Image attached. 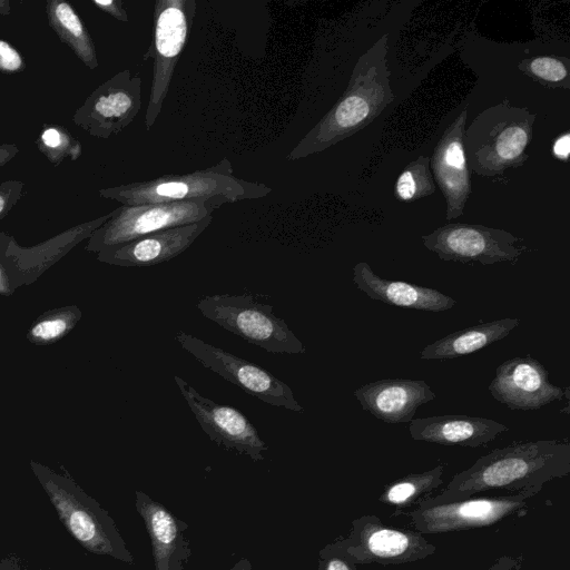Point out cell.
I'll use <instances>...</instances> for the list:
<instances>
[{
    "label": "cell",
    "mask_w": 570,
    "mask_h": 570,
    "mask_svg": "<svg viewBox=\"0 0 570 570\" xmlns=\"http://www.w3.org/2000/svg\"><path fill=\"white\" fill-rule=\"evenodd\" d=\"M195 13V0H158L155 3L153 41L144 55V60L154 59L149 100L144 119L148 131L163 109Z\"/></svg>",
    "instance_id": "cell-8"
},
{
    "label": "cell",
    "mask_w": 570,
    "mask_h": 570,
    "mask_svg": "<svg viewBox=\"0 0 570 570\" xmlns=\"http://www.w3.org/2000/svg\"><path fill=\"white\" fill-rule=\"evenodd\" d=\"M9 235L0 233V294L11 295L17 287L24 284L23 278L7 254Z\"/></svg>",
    "instance_id": "cell-30"
},
{
    "label": "cell",
    "mask_w": 570,
    "mask_h": 570,
    "mask_svg": "<svg viewBox=\"0 0 570 570\" xmlns=\"http://www.w3.org/2000/svg\"><path fill=\"white\" fill-rule=\"evenodd\" d=\"M23 181L9 179L0 183V220H2L21 198Z\"/></svg>",
    "instance_id": "cell-33"
},
{
    "label": "cell",
    "mask_w": 570,
    "mask_h": 570,
    "mask_svg": "<svg viewBox=\"0 0 570 570\" xmlns=\"http://www.w3.org/2000/svg\"><path fill=\"white\" fill-rule=\"evenodd\" d=\"M387 35L362 53L337 102L287 155L298 160L341 142L368 126L394 100L387 68Z\"/></svg>",
    "instance_id": "cell-2"
},
{
    "label": "cell",
    "mask_w": 570,
    "mask_h": 570,
    "mask_svg": "<svg viewBox=\"0 0 570 570\" xmlns=\"http://www.w3.org/2000/svg\"><path fill=\"white\" fill-rule=\"evenodd\" d=\"M353 282L370 298L403 308L436 313L451 309L456 304L454 298L438 289L382 278L366 262L354 265Z\"/></svg>",
    "instance_id": "cell-21"
},
{
    "label": "cell",
    "mask_w": 570,
    "mask_h": 570,
    "mask_svg": "<svg viewBox=\"0 0 570 570\" xmlns=\"http://www.w3.org/2000/svg\"><path fill=\"white\" fill-rule=\"evenodd\" d=\"M94 6L121 22H128L129 17L121 0H92Z\"/></svg>",
    "instance_id": "cell-34"
},
{
    "label": "cell",
    "mask_w": 570,
    "mask_h": 570,
    "mask_svg": "<svg viewBox=\"0 0 570 570\" xmlns=\"http://www.w3.org/2000/svg\"><path fill=\"white\" fill-rule=\"evenodd\" d=\"M539 492L524 491L499 497H470L459 500L419 501L405 515L410 525L421 534H441L492 527L502 521L525 514L529 501Z\"/></svg>",
    "instance_id": "cell-7"
},
{
    "label": "cell",
    "mask_w": 570,
    "mask_h": 570,
    "mask_svg": "<svg viewBox=\"0 0 570 570\" xmlns=\"http://www.w3.org/2000/svg\"><path fill=\"white\" fill-rule=\"evenodd\" d=\"M36 146L53 166L60 165L66 158L75 161L82 154L81 142L66 127L56 124H43Z\"/></svg>",
    "instance_id": "cell-27"
},
{
    "label": "cell",
    "mask_w": 570,
    "mask_h": 570,
    "mask_svg": "<svg viewBox=\"0 0 570 570\" xmlns=\"http://www.w3.org/2000/svg\"><path fill=\"white\" fill-rule=\"evenodd\" d=\"M518 68L549 87L570 88L569 59L557 56H535L522 60Z\"/></svg>",
    "instance_id": "cell-29"
},
{
    "label": "cell",
    "mask_w": 570,
    "mask_h": 570,
    "mask_svg": "<svg viewBox=\"0 0 570 570\" xmlns=\"http://www.w3.org/2000/svg\"><path fill=\"white\" fill-rule=\"evenodd\" d=\"M228 570H252V566L248 560L243 559V560L238 561L236 564H234Z\"/></svg>",
    "instance_id": "cell-39"
},
{
    "label": "cell",
    "mask_w": 570,
    "mask_h": 570,
    "mask_svg": "<svg viewBox=\"0 0 570 570\" xmlns=\"http://www.w3.org/2000/svg\"><path fill=\"white\" fill-rule=\"evenodd\" d=\"M196 308L207 320L273 354H303L306 348L272 305L255 296L216 294L200 297Z\"/></svg>",
    "instance_id": "cell-6"
},
{
    "label": "cell",
    "mask_w": 570,
    "mask_h": 570,
    "mask_svg": "<svg viewBox=\"0 0 570 570\" xmlns=\"http://www.w3.org/2000/svg\"><path fill=\"white\" fill-rule=\"evenodd\" d=\"M552 151L557 158L568 160L570 153L569 132L563 134L553 142Z\"/></svg>",
    "instance_id": "cell-36"
},
{
    "label": "cell",
    "mask_w": 570,
    "mask_h": 570,
    "mask_svg": "<svg viewBox=\"0 0 570 570\" xmlns=\"http://www.w3.org/2000/svg\"><path fill=\"white\" fill-rule=\"evenodd\" d=\"M570 474V443L560 440L519 442L492 450L454 474L433 501L459 500L489 490L537 491Z\"/></svg>",
    "instance_id": "cell-1"
},
{
    "label": "cell",
    "mask_w": 570,
    "mask_h": 570,
    "mask_svg": "<svg viewBox=\"0 0 570 570\" xmlns=\"http://www.w3.org/2000/svg\"><path fill=\"white\" fill-rule=\"evenodd\" d=\"M45 11L49 26L60 41L88 69L95 70L99 65L95 42L75 8L67 1L47 0Z\"/></svg>",
    "instance_id": "cell-24"
},
{
    "label": "cell",
    "mask_w": 570,
    "mask_h": 570,
    "mask_svg": "<svg viewBox=\"0 0 570 570\" xmlns=\"http://www.w3.org/2000/svg\"><path fill=\"white\" fill-rule=\"evenodd\" d=\"M273 190L266 184L236 177L229 159L186 174H170L151 179L106 187L98 190L101 198L122 206L207 202L222 207L240 200L258 199Z\"/></svg>",
    "instance_id": "cell-3"
},
{
    "label": "cell",
    "mask_w": 570,
    "mask_h": 570,
    "mask_svg": "<svg viewBox=\"0 0 570 570\" xmlns=\"http://www.w3.org/2000/svg\"><path fill=\"white\" fill-rule=\"evenodd\" d=\"M19 153L16 144L1 142L0 144V168L9 163Z\"/></svg>",
    "instance_id": "cell-37"
},
{
    "label": "cell",
    "mask_w": 570,
    "mask_h": 570,
    "mask_svg": "<svg viewBox=\"0 0 570 570\" xmlns=\"http://www.w3.org/2000/svg\"><path fill=\"white\" fill-rule=\"evenodd\" d=\"M435 191L431 174L430 159L419 156L399 175L395 183V195L399 200L413 202L430 196Z\"/></svg>",
    "instance_id": "cell-28"
},
{
    "label": "cell",
    "mask_w": 570,
    "mask_h": 570,
    "mask_svg": "<svg viewBox=\"0 0 570 570\" xmlns=\"http://www.w3.org/2000/svg\"><path fill=\"white\" fill-rule=\"evenodd\" d=\"M318 570H355V564L336 543H331L320 552Z\"/></svg>",
    "instance_id": "cell-31"
},
{
    "label": "cell",
    "mask_w": 570,
    "mask_h": 570,
    "mask_svg": "<svg viewBox=\"0 0 570 570\" xmlns=\"http://www.w3.org/2000/svg\"><path fill=\"white\" fill-rule=\"evenodd\" d=\"M81 318L77 306L50 309L40 315L27 332V338L36 345H49L65 337Z\"/></svg>",
    "instance_id": "cell-26"
},
{
    "label": "cell",
    "mask_w": 570,
    "mask_h": 570,
    "mask_svg": "<svg viewBox=\"0 0 570 570\" xmlns=\"http://www.w3.org/2000/svg\"><path fill=\"white\" fill-rule=\"evenodd\" d=\"M27 67L21 52L10 42L0 39V72L4 75H14L23 71Z\"/></svg>",
    "instance_id": "cell-32"
},
{
    "label": "cell",
    "mask_w": 570,
    "mask_h": 570,
    "mask_svg": "<svg viewBox=\"0 0 570 570\" xmlns=\"http://www.w3.org/2000/svg\"><path fill=\"white\" fill-rule=\"evenodd\" d=\"M141 78L129 69L99 85L72 116L90 136L107 139L128 127L141 109Z\"/></svg>",
    "instance_id": "cell-13"
},
{
    "label": "cell",
    "mask_w": 570,
    "mask_h": 570,
    "mask_svg": "<svg viewBox=\"0 0 570 570\" xmlns=\"http://www.w3.org/2000/svg\"><path fill=\"white\" fill-rule=\"evenodd\" d=\"M335 543L354 564H402L425 559L436 551L420 532L385 525L372 514L354 519L350 534Z\"/></svg>",
    "instance_id": "cell-11"
},
{
    "label": "cell",
    "mask_w": 570,
    "mask_h": 570,
    "mask_svg": "<svg viewBox=\"0 0 570 570\" xmlns=\"http://www.w3.org/2000/svg\"><path fill=\"white\" fill-rule=\"evenodd\" d=\"M0 570H35L22 567L17 560L3 559L0 560ZM42 570V569H36Z\"/></svg>",
    "instance_id": "cell-38"
},
{
    "label": "cell",
    "mask_w": 570,
    "mask_h": 570,
    "mask_svg": "<svg viewBox=\"0 0 570 570\" xmlns=\"http://www.w3.org/2000/svg\"><path fill=\"white\" fill-rule=\"evenodd\" d=\"M537 115L527 107L512 106L508 98L480 112L464 130L466 163L482 177L502 176L522 166L533 136Z\"/></svg>",
    "instance_id": "cell-4"
},
{
    "label": "cell",
    "mask_w": 570,
    "mask_h": 570,
    "mask_svg": "<svg viewBox=\"0 0 570 570\" xmlns=\"http://www.w3.org/2000/svg\"><path fill=\"white\" fill-rule=\"evenodd\" d=\"M409 431L414 441L478 448L493 441L509 428L487 417L444 414L413 419Z\"/></svg>",
    "instance_id": "cell-19"
},
{
    "label": "cell",
    "mask_w": 570,
    "mask_h": 570,
    "mask_svg": "<svg viewBox=\"0 0 570 570\" xmlns=\"http://www.w3.org/2000/svg\"><path fill=\"white\" fill-rule=\"evenodd\" d=\"M489 391L499 403L521 411L539 410L554 401L569 399V387L553 385L543 364L529 355L501 363Z\"/></svg>",
    "instance_id": "cell-15"
},
{
    "label": "cell",
    "mask_w": 570,
    "mask_h": 570,
    "mask_svg": "<svg viewBox=\"0 0 570 570\" xmlns=\"http://www.w3.org/2000/svg\"><path fill=\"white\" fill-rule=\"evenodd\" d=\"M421 238L442 261L464 264H515L527 249L510 232L479 224L450 223Z\"/></svg>",
    "instance_id": "cell-12"
},
{
    "label": "cell",
    "mask_w": 570,
    "mask_h": 570,
    "mask_svg": "<svg viewBox=\"0 0 570 570\" xmlns=\"http://www.w3.org/2000/svg\"><path fill=\"white\" fill-rule=\"evenodd\" d=\"M466 117L468 110L464 108L445 129L430 159L434 179L445 198L448 220L455 219L463 214L472 190L463 148Z\"/></svg>",
    "instance_id": "cell-17"
},
{
    "label": "cell",
    "mask_w": 570,
    "mask_h": 570,
    "mask_svg": "<svg viewBox=\"0 0 570 570\" xmlns=\"http://www.w3.org/2000/svg\"><path fill=\"white\" fill-rule=\"evenodd\" d=\"M111 216L112 212L94 220L76 225L32 247H21L16 243L14 238L10 236L7 245V254L11 257L24 283H27V268L28 274L33 276V278L39 276L75 245L85 238H89L90 235Z\"/></svg>",
    "instance_id": "cell-22"
},
{
    "label": "cell",
    "mask_w": 570,
    "mask_h": 570,
    "mask_svg": "<svg viewBox=\"0 0 570 570\" xmlns=\"http://www.w3.org/2000/svg\"><path fill=\"white\" fill-rule=\"evenodd\" d=\"M213 215L177 227L158 230L97 253L101 263L122 267H146L168 262L191 246L212 224Z\"/></svg>",
    "instance_id": "cell-16"
},
{
    "label": "cell",
    "mask_w": 570,
    "mask_h": 570,
    "mask_svg": "<svg viewBox=\"0 0 570 570\" xmlns=\"http://www.w3.org/2000/svg\"><path fill=\"white\" fill-rule=\"evenodd\" d=\"M217 208L207 202L121 205L90 235L86 249L98 253L158 230L193 224L213 215Z\"/></svg>",
    "instance_id": "cell-9"
},
{
    "label": "cell",
    "mask_w": 570,
    "mask_h": 570,
    "mask_svg": "<svg viewBox=\"0 0 570 570\" xmlns=\"http://www.w3.org/2000/svg\"><path fill=\"white\" fill-rule=\"evenodd\" d=\"M519 324L520 320L517 317H504L469 326L426 345L420 358L445 361L475 353L504 338Z\"/></svg>",
    "instance_id": "cell-23"
},
{
    "label": "cell",
    "mask_w": 570,
    "mask_h": 570,
    "mask_svg": "<svg viewBox=\"0 0 570 570\" xmlns=\"http://www.w3.org/2000/svg\"><path fill=\"white\" fill-rule=\"evenodd\" d=\"M522 560L510 556H501L485 570H520Z\"/></svg>",
    "instance_id": "cell-35"
},
{
    "label": "cell",
    "mask_w": 570,
    "mask_h": 570,
    "mask_svg": "<svg viewBox=\"0 0 570 570\" xmlns=\"http://www.w3.org/2000/svg\"><path fill=\"white\" fill-rule=\"evenodd\" d=\"M444 466L442 464L431 470L410 473L389 483L379 501L383 504L395 508L391 517L413 508L419 501L432 497L440 485L443 484Z\"/></svg>",
    "instance_id": "cell-25"
},
{
    "label": "cell",
    "mask_w": 570,
    "mask_h": 570,
    "mask_svg": "<svg viewBox=\"0 0 570 570\" xmlns=\"http://www.w3.org/2000/svg\"><path fill=\"white\" fill-rule=\"evenodd\" d=\"M175 340L204 367L217 373L247 394L276 407L303 412V406L296 401L289 385L256 363L183 331L176 333Z\"/></svg>",
    "instance_id": "cell-10"
},
{
    "label": "cell",
    "mask_w": 570,
    "mask_h": 570,
    "mask_svg": "<svg viewBox=\"0 0 570 570\" xmlns=\"http://www.w3.org/2000/svg\"><path fill=\"white\" fill-rule=\"evenodd\" d=\"M354 396L374 417L400 424L410 423L416 410L436 395L423 380L382 379L360 386Z\"/></svg>",
    "instance_id": "cell-18"
},
{
    "label": "cell",
    "mask_w": 570,
    "mask_h": 570,
    "mask_svg": "<svg viewBox=\"0 0 570 570\" xmlns=\"http://www.w3.org/2000/svg\"><path fill=\"white\" fill-rule=\"evenodd\" d=\"M136 509L151 541L155 570H184L190 550L186 528L166 507L142 491H136Z\"/></svg>",
    "instance_id": "cell-20"
},
{
    "label": "cell",
    "mask_w": 570,
    "mask_h": 570,
    "mask_svg": "<svg viewBox=\"0 0 570 570\" xmlns=\"http://www.w3.org/2000/svg\"><path fill=\"white\" fill-rule=\"evenodd\" d=\"M174 380L200 428L212 441L227 450L246 454L254 461L264 460L267 444L244 413L203 396L178 375H174Z\"/></svg>",
    "instance_id": "cell-14"
},
{
    "label": "cell",
    "mask_w": 570,
    "mask_h": 570,
    "mask_svg": "<svg viewBox=\"0 0 570 570\" xmlns=\"http://www.w3.org/2000/svg\"><path fill=\"white\" fill-rule=\"evenodd\" d=\"M30 466L60 522L85 550L126 563L134 562L111 517L73 479L32 460Z\"/></svg>",
    "instance_id": "cell-5"
},
{
    "label": "cell",
    "mask_w": 570,
    "mask_h": 570,
    "mask_svg": "<svg viewBox=\"0 0 570 570\" xmlns=\"http://www.w3.org/2000/svg\"><path fill=\"white\" fill-rule=\"evenodd\" d=\"M10 11H11L10 2L7 0H0V14L8 16V14H10Z\"/></svg>",
    "instance_id": "cell-40"
}]
</instances>
